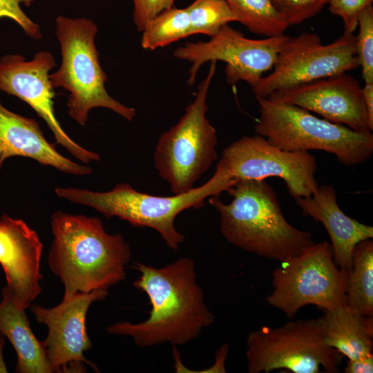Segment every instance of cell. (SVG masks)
<instances>
[{"instance_id": "cell-8", "label": "cell", "mask_w": 373, "mask_h": 373, "mask_svg": "<svg viewBox=\"0 0 373 373\" xmlns=\"http://www.w3.org/2000/svg\"><path fill=\"white\" fill-rule=\"evenodd\" d=\"M347 274L335 263L328 241L314 243L273 271V290L265 301L289 319L307 305L322 310L345 306Z\"/></svg>"}, {"instance_id": "cell-26", "label": "cell", "mask_w": 373, "mask_h": 373, "mask_svg": "<svg viewBox=\"0 0 373 373\" xmlns=\"http://www.w3.org/2000/svg\"><path fill=\"white\" fill-rule=\"evenodd\" d=\"M329 0H272L289 26L298 25L319 13Z\"/></svg>"}, {"instance_id": "cell-9", "label": "cell", "mask_w": 373, "mask_h": 373, "mask_svg": "<svg viewBox=\"0 0 373 373\" xmlns=\"http://www.w3.org/2000/svg\"><path fill=\"white\" fill-rule=\"evenodd\" d=\"M249 373L287 370L294 373L340 372L344 356L324 341L320 318L263 326L249 334Z\"/></svg>"}, {"instance_id": "cell-29", "label": "cell", "mask_w": 373, "mask_h": 373, "mask_svg": "<svg viewBox=\"0 0 373 373\" xmlns=\"http://www.w3.org/2000/svg\"><path fill=\"white\" fill-rule=\"evenodd\" d=\"M175 1L133 0V17L137 31L142 32L155 16L164 10L173 8Z\"/></svg>"}, {"instance_id": "cell-14", "label": "cell", "mask_w": 373, "mask_h": 373, "mask_svg": "<svg viewBox=\"0 0 373 373\" xmlns=\"http://www.w3.org/2000/svg\"><path fill=\"white\" fill-rule=\"evenodd\" d=\"M108 294L107 290L77 293L52 308L30 305L36 320L48 329L41 343L52 372H85L84 363L97 370L84 356L92 347L86 317L91 303L106 298Z\"/></svg>"}, {"instance_id": "cell-28", "label": "cell", "mask_w": 373, "mask_h": 373, "mask_svg": "<svg viewBox=\"0 0 373 373\" xmlns=\"http://www.w3.org/2000/svg\"><path fill=\"white\" fill-rule=\"evenodd\" d=\"M35 0H0V19L9 18L15 21L26 35L33 39L42 37L39 24L32 21L22 10L20 4L30 5Z\"/></svg>"}, {"instance_id": "cell-15", "label": "cell", "mask_w": 373, "mask_h": 373, "mask_svg": "<svg viewBox=\"0 0 373 373\" xmlns=\"http://www.w3.org/2000/svg\"><path fill=\"white\" fill-rule=\"evenodd\" d=\"M267 98L295 105L356 131L373 130L362 88L346 73L278 90Z\"/></svg>"}, {"instance_id": "cell-32", "label": "cell", "mask_w": 373, "mask_h": 373, "mask_svg": "<svg viewBox=\"0 0 373 373\" xmlns=\"http://www.w3.org/2000/svg\"><path fill=\"white\" fill-rule=\"evenodd\" d=\"M5 336L0 334V372H7L6 363L3 361V350L5 344Z\"/></svg>"}, {"instance_id": "cell-20", "label": "cell", "mask_w": 373, "mask_h": 373, "mask_svg": "<svg viewBox=\"0 0 373 373\" xmlns=\"http://www.w3.org/2000/svg\"><path fill=\"white\" fill-rule=\"evenodd\" d=\"M322 311L321 331L328 346L348 359L372 354L373 317L359 314L346 305Z\"/></svg>"}, {"instance_id": "cell-25", "label": "cell", "mask_w": 373, "mask_h": 373, "mask_svg": "<svg viewBox=\"0 0 373 373\" xmlns=\"http://www.w3.org/2000/svg\"><path fill=\"white\" fill-rule=\"evenodd\" d=\"M356 37V55L365 83H373V7L370 5L361 13Z\"/></svg>"}, {"instance_id": "cell-2", "label": "cell", "mask_w": 373, "mask_h": 373, "mask_svg": "<svg viewBox=\"0 0 373 373\" xmlns=\"http://www.w3.org/2000/svg\"><path fill=\"white\" fill-rule=\"evenodd\" d=\"M50 224L48 265L64 285L63 299L107 290L125 278L130 246L121 234L108 233L99 218L58 211Z\"/></svg>"}, {"instance_id": "cell-31", "label": "cell", "mask_w": 373, "mask_h": 373, "mask_svg": "<svg viewBox=\"0 0 373 373\" xmlns=\"http://www.w3.org/2000/svg\"><path fill=\"white\" fill-rule=\"evenodd\" d=\"M362 90L368 116L373 124V83H365Z\"/></svg>"}, {"instance_id": "cell-21", "label": "cell", "mask_w": 373, "mask_h": 373, "mask_svg": "<svg viewBox=\"0 0 373 373\" xmlns=\"http://www.w3.org/2000/svg\"><path fill=\"white\" fill-rule=\"evenodd\" d=\"M345 294L347 307L373 317V242L370 239L361 241L354 248Z\"/></svg>"}, {"instance_id": "cell-4", "label": "cell", "mask_w": 373, "mask_h": 373, "mask_svg": "<svg viewBox=\"0 0 373 373\" xmlns=\"http://www.w3.org/2000/svg\"><path fill=\"white\" fill-rule=\"evenodd\" d=\"M229 188L227 182L216 171L200 186L172 196L142 193L127 183L117 184L105 192L72 187H57L55 192L61 198L90 207L108 218L118 217L135 227H150L160 234L170 249L177 251L185 240L174 224L179 213L190 208L203 207L207 198L218 196Z\"/></svg>"}, {"instance_id": "cell-23", "label": "cell", "mask_w": 373, "mask_h": 373, "mask_svg": "<svg viewBox=\"0 0 373 373\" xmlns=\"http://www.w3.org/2000/svg\"><path fill=\"white\" fill-rule=\"evenodd\" d=\"M191 35L186 8L173 7L155 16L142 31L141 46L144 49L155 50L166 46Z\"/></svg>"}, {"instance_id": "cell-24", "label": "cell", "mask_w": 373, "mask_h": 373, "mask_svg": "<svg viewBox=\"0 0 373 373\" xmlns=\"http://www.w3.org/2000/svg\"><path fill=\"white\" fill-rule=\"evenodd\" d=\"M186 8L191 35L212 37L224 25L237 21L225 0H195Z\"/></svg>"}, {"instance_id": "cell-11", "label": "cell", "mask_w": 373, "mask_h": 373, "mask_svg": "<svg viewBox=\"0 0 373 373\" xmlns=\"http://www.w3.org/2000/svg\"><path fill=\"white\" fill-rule=\"evenodd\" d=\"M316 158L308 151L290 152L276 148L259 135L242 136L226 147L216 171L231 186L241 180L282 179L289 194L307 198L318 188Z\"/></svg>"}, {"instance_id": "cell-19", "label": "cell", "mask_w": 373, "mask_h": 373, "mask_svg": "<svg viewBox=\"0 0 373 373\" xmlns=\"http://www.w3.org/2000/svg\"><path fill=\"white\" fill-rule=\"evenodd\" d=\"M0 334L15 350L17 373H52L41 341L34 335L25 309L18 307L7 286L1 289Z\"/></svg>"}, {"instance_id": "cell-16", "label": "cell", "mask_w": 373, "mask_h": 373, "mask_svg": "<svg viewBox=\"0 0 373 373\" xmlns=\"http://www.w3.org/2000/svg\"><path fill=\"white\" fill-rule=\"evenodd\" d=\"M43 245L21 219L0 218V265L16 305L26 309L41 292L39 282Z\"/></svg>"}, {"instance_id": "cell-22", "label": "cell", "mask_w": 373, "mask_h": 373, "mask_svg": "<svg viewBox=\"0 0 373 373\" xmlns=\"http://www.w3.org/2000/svg\"><path fill=\"white\" fill-rule=\"evenodd\" d=\"M236 17L251 32L267 37L285 34L289 26L272 0H225Z\"/></svg>"}, {"instance_id": "cell-18", "label": "cell", "mask_w": 373, "mask_h": 373, "mask_svg": "<svg viewBox=\"0 0 373 373\" xmlns=\"http://www.w3.org/2000/svg\"><path fill=\"white\" fill-rule=\"evenodd\" d=\"M305 216L321 222L331 239L336 265L347 272L352 267V252L361 241L373 238V227L347 216L341 209L334 186H318L315 193L294 199Z\"/></svg>"}, {"instance_id": "cell-27", "label": "cell", "mask_w": 373, "mask_h": 373, "mask_svg": "<svg viewBox=\"0 0 373 373\" xmlns=\"http://www.w3.org/2000/svg\"><path fill=\"white\" fill-rule=\"evenodd\" d=\"M372 2L373 0H329L327 4L330 12L342 19L344 33L353 34L358 26L361 13L372 5Z\"/></svg>"}, {"instance_id": "cell-12", "label": "cell", "mask_w": 373, "mask_h": 373, "mask_svg": "<svg viewBox=\"0 0 373 373\" xmlns=\"http://www.w3.org/2000/svg\"><path fill=\"white\" fill-rule=\"evenodd\" d=\"M288 37L284 34L251 39L225 24L209 41L187 42L178 48L173 55L177 59L192 64L187 80L189 85L194 84L204 64L222 61L226 64L225 75L229 84L234 85L245 81L254 88L264 73L272 70Z\"/></svg>"}, {"instance_id": "cell-6", "label": "cell", "mask_w": 373, "mask_h": 373, "mask_svg": "<svg viewBox=\"0 0 373 373\" xmlns=\"http://www.w3.org/2000/svg\"><path fill=\"white\" fill-rule=\"evenodd\" d=\"M256 99L260 115L254 131L278 149L324 151L347 166L363 164L373 153L372 132L356 131L295 105L269 98Z\"/></svg>"}, {"instance_id": "cell-30", "label": "cell", "mask_w": 373, "mask_h": 373, "mask_svg": "<svg viewBox=\"0 0 373 373\" xmlns=\"http://www.w3.org/2000/svg\"><path fill=\"white\" fill-rule=\"evenodd\" d=\"M344 372L345 373H372L373 354L355 359H348Z\"/></svg>"}, {"instance_id": "cell-10", "label": "cell", "mask_w": 373, "mask_h": 373, "mask_svg": "<svg viewBox=\"0 0 373 373\" xmlns=\"http://www.w3.org/2000/svg\"><path fill=\"white\" fill-rule=\"evenodd\" d=\"M359 67L356 37L343 33L323 44L318 35L303 32L288 37L279 52L271 72L252 88L256 98L322 78L332 77Z\"/></svg>"}, {"instance_id": "cell-7", "label": "cell", "mask_w": 373, "mask_h": 373, "mask_svg": "<svg viewBox=\"0 0 373 373\" xmlns=\"http://www.w3.org/2000/svg\"><path fill=\"white\" fill-rule=\"evenodd\" d=\"M216 61L198 88L195 97L178 122L159 137L153 165L174 195L184 194L218 158L216 131L206 116L207 98L214 76Z\"/></svg>"}, {"instance_id": "cell-1", "label": "cell", "mask_w": 373, "mask_h": 373, "mask_svg": "<svg viewBox=\"0 0 373 373\" xmlns=\"http://www.w3.org/2000/svg\"><path fill=\"white\" fill-rule=\"evenodd\" d=\"M140 276L133 283L152 306L149 318L139 323L120 321L108 326L111 334L131 336L142 347L164 343L186 344L199 336L214 321L202 289L196 283L192 259L180 258L163 267L135 262Z\"/></svg>"}, {"instance_id": "cell-13", "label": "cell", "mask_w": 373, "mask_h": 373, "mask_svg": "<svg viewBox=\"0 0 373 373\" xmlns=\"http://www.w3.org/2000/svg\"><path fill=\"white\" fill-rule=\"evenodd\" d=\"M56 66L50 52L39 51L27 61L19 54L0 59V91L15 96L28 104L44 120L56 142L84 164L99 161V155L75 142L65 132L55 116V91L49 72Z\"/></svg>"}, {"instance_id": "cell-3", "label": "cell", "mask_w": 373, "mask_h": 373, "mask_svg": "<svg viewBox=\"0 0 373 373\" xmlns=\"http://www.w3.org/2000/svg\"><path fill=\"white\" fill-rule=\"evenodd\" d=\"M226 191V204L218 196L208 198L220 213V231L233 245L268 259L284 261L315 242L312 233L285 219L276 194L265 180H241Z\"/></svg>"}, {"instance_id": "cell-17", "label": "cell", "mask_w": 373, "mask_h": 373, "mask_svg": "<svg viewBox=\"0 0 373 373\" xmlns=\"http://www.w3.org/2000/svg\"><path fill=\"white\" fill-rule=\"evenodd\" d=\"M13 156L29 157L41 165L74 175H87L93 172L91 167L60 154L55 144L46 140L35 119L8 110L0 100V170L4 162Z\"/></svg>"}, {"instance_id": "cell-5", "label": "cell", "mask_w": 373, "mask_h": 373, "mask_svg": "<svg viewBox=\"0 0 373 373\" xmlns=\"http://www.w3.org/2000/svg\"><path fill=\"white\" fill-rule=\"evenodd\" d=\"M55 23L61 63L49 78L54 88H63L70 93L67 102L69 115L79 125L85 126L89 111L102 107L132 121L136 111L115 100L105 88L107 76L100 65L95 44L97 26L85 17L61 15L57 17Z\"/></svg>"}]
</instances>
